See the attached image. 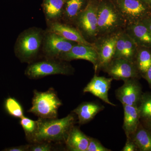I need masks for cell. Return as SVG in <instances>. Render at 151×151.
I'll list each match as a JSON object with an SVG mask.
<instances>
[{"label": "cell", "instance_id": "cell-1", "mask_svg": "<svg viewBox=\"0 0 151 151\" xmlns=\"http://www.w3.org/2000/svg\"><path fill=\"white\" fill-rule=\"evenodd\" d=\"M75 119L70 114L61 119H40L32 137L36 142H65L68 133L73 127Z\"/></svg>", "mask_w": 151, "mask_h": 151}, {"label": "cell", "instance_id": "cell-2", "mask_svg": "<svg viewBox=\"0 0 151 151\" xmlns=\"http://www.w3.org/2000/svg\"><path fill=\"white\" fill-rule=\"evenodd\" d=\"M45 30L36 27L29 28L21 33L17 38L14 51L22 62H30L42 50Z\"/></svg>", "mask_w": 151, "mask_h": 151}, {"label": "cell", "instance_id": "cell-3", "mask_svg": "<svg viewBox=\"0 0 151 151\" xmlns=\"http://www.w3.org/2000/svg\"><path fill=\"white\" fill-rule=\"evenodd\" d=\"M97 16L98 37L125 29L127 26L124 18L112 2H98Z\"/></svg>", "mask_w": 151, "mask_h": 151}, {"label": "cell", "instance_id": "cell-4", "mask_svg": "<svg viewBox=\"0 0 151 151\" xmlns=\"http://www.w3.org/2000/svg\"><path fill=\"white\" fill-rule=\"evenodd\" d=\"M34 92L32 106L28 112L33 113L40 119H56L62 102L53 89L45 92L35 90Z\"/></svg>", "mask_w": 151, "mask_h": 151}, {"label": "cell", "instance_id": "cell-5", "mask_svg": "<svg viewBox=\"0 0 151 151\" xmlns=\"http://www.w3.org/2000/svg\"><path fill=\"white\" fill-rule=\"evenodd\" d=\"M46 58L30 63L27 68L25 74L30 78L37 79L48 76L68 75L73 73V68L64 62L65 61L59 59Z\"/></svg>", "mask_w": 151, "mask_h": 151}, {"label": "cell", "instance_id": "cell-6", "mask_svg": "<svg viewBox=\"0 0 151 151\" xmlns=\"http://www.w3.org/2000/svg\"><path fill=\"white\" fill-rule=\"evenodd\" d=\"M98 1L89 0L86 8L73 22L86 40L87 39L94 41L98 37Z\"/></svg>", "mask_w": 151, "mask_h": 151}, {"label": "cell", "instance_id": "cell-7", "mask_svg": "<svg viewBox=\"0 0 151 151\" xmlns=\"http://www.w3.org/2000/svg\"><path fill=\"white\" fill-rule=\"evenodd\" d=\"M113 3L124 18L127 25L142 22L151 15V9L141 0H115Z\"/></svg>", "mask_w": 151, "mask_h": 151}, {"label": "cell", "instance_id": "cell-8", "mask_svg": "<svg viewBox=\"0 0 151 151\" xmlns=\"http://www.w3.org/2000/svg\"><path fill=\"white\" fill-rule=\"evenodd\" d=\"M121 30L98 37L94 41V46L98 58L97 71L103 70L114 58L116 43Z\"/></svg>", "mask_w": 151, "mask_h": 151}, {"label": "cell", "instance_id": "cell-9", "mask_svg": "<svg viewBox=\"0 0 151 151\" xmlns=\"http://www.w3.org/2000/svg\"><path fill=\"white\" fill-rule=\"evenodd\" d=\"M76 44L47 29L45 32L42 51L46 58L59 59L63 54L69 51Z\"/></svg>", "mask_w": 151, "mask_h": 151}, {"label": "cell", "instance_id": "cell-10", "mask_svg": "<svg viewBox=\"0 0 151 151\" xmlns=\"http://www.w3.org/2000/svg\"><path fill=\"white\" fill-rule=\"evenodd\" d=\"M103 70L113 79L123 81L140 75L134 63L123 58H114Z\"/></svg>", "mask_w": 151, "mask_h": 151}, {"label": "cell", "instance_id": "cell-11", "mask_svg": "<svg viewBox=\"0 0 151 151\" xmlns=\"http://www.w3.org/2000/svg\"><path fill=\"white\" fill-rule=\"evenodd\" d=\"M137 78H130L116 91V98L122 105L138 106L142 95L141 85Z\"/></svg>", "mask_w": 151, "mask_h": 151}, {"label": "cell", "instance_id": "cell-12", "mask_svg": "<svg viewBox=\"0 0 151 151\" xmlns=\"http://www.w3.org/2000/svg\"><path fill=\"white\" fill-rule=\"evenodd\" d=\"M59 59L65 61L74 60H84L92 63L95 72L97 71L98 58L94 46L76 44L69 51L63 53Z\"/></svg>", "mask_w": 151, "mask_h": 151}, {"label": "cell", "instance_id": "cell-13", "mask_svg": "<svg viewBox=\"0 0 151 151\" xmlns=\"http://www.w3.org/2000/svg\"><path fill=\"white\" fill-rule=\"evenodd\" d=\"M113 80V78L111 77L106 78L98 76L95 74L91 81L84 87L83 92L91 93L107 104L116 106V105L111 102L108 98V91L111 88Z\"/></svg>", "mask_w": 151, "mask_h": 151}, {"label": "cell", "instance_id": "cell-14", "mask_svg": "<svg viewBox=\"0 0 151 151\" xmlns=\"http://www.w3.org/2000/svg\"><path fill=\"white\" fill-rule=\"evenodd\" d=\"M138 47L139 46L125 29L122 30L116 43L114 58H123L134 62Z\"/></svg>", "mask_w": 151, "mask_h": 151}, {"label": "cell", "instance_id": "cell-15", "mask_svg": "<svg viewBox=\"0 0 151 151\" xmlns=\"http://www.w3.org/2000/svg\"><path fill=\"white\" fill-rule=\"evenodd\" d=\"M47 24L48 30L55 33L68 40L80 44L94 46V43L86 40L77 28L60 22L47 23Z\"/></svg>", "mask_w": 151, "mask_h": 151}, {"label": "cell", "instance_id": "cell-16", "mask_svg": "<svg viewBox=\"0 0 151 151\" xmlns=\"http://www.w3.org/2000/svg\"><path fill=\"white\" fill-rule=\"evenodd\" d=\"M124 29L138 46L151 48V32L142 22L128 25Z\"/></svg>", "mask_w": 151, "mask_h": 151}, {"label": "cell", "instance_id": "cell-17", "mask_svg": "<svg viewBox=\"0 0 151 151\" xmlns=\"http://www.w3.org/2000/svg\"><path fill=\"white\" fill-rule=\"evenodd\" d=\"M124 110L123 128L127 137H130L137 131L140 119L138 106L123 105Z\"/></svg>", "mask_w": 151, "mask_h": 151}, {"label": "cell", "instance_id": "cell-18", "mask_svg": "<svg viewBox=\"0 0 151 151\" xmlns=\"http://www.w3.org/2000/svg\"><path fill=\"white\" fill-rule=\"evenodd\" d=\"M66 0H43L42 6L47 22H60Z\"/></svg>", "mask_w": 151, "mask_h": 151}, {"label": "cell", "instance_id": "cell-19", "mask_svg": "<svg viewBox=\"0 0 151 151\" xmlns=\"http://www.w3.org/2000/svg\"><path fill=\"white\" fill-rule=\"evenodd\" d=\"M103 105L94 102H84L72 112L78 116L80 125L86 124L92 120L97 114L104 109Z\"/></svg>", "mask_w": 151, "mask_h": 151}, {"label": "cell", "instance_id": "cell-20", "mask_svg": "<svg viewBox=\"0 0 151 151\" xmlns=\"http://www.w3.org/2000/svg\"><path fill=\"white\" fill-rule=\"evenodd\" d=\"M89 137L79 128L74 126L68 133L65 141L68 150L72 151H86L89 143Z\"/></svg>", "mask_w": 151, "mask_h": 151}, {"label": "cell", "instance_id": "cell-21", "mask_svg": "<svg viewBox=\"0 0 151 151\" xmlns=\"http://www.w3.org/2000/svg\"><path fill=\"white\" fill-rule=\"evenodd\" d=\"M89 1L66 0L62 19L66 22L73 23L78 15L86 8Z\"/></svg>", "mask_w": 151, "mask_h": 151}, {"label": "cell", "instance_id": "cell-22", "mask_svg": "<svg viewBox=\"0 0 151 151\" xmlns=\"http://www.w3.org/2000/svg\"><path fill=\"white\" fill-rule=\"evenodd\" d=\"M134 63L143 77L151 65V48L139 47Z\"/></svg>", "mask_w": 151, "mask_h": 151}, {"label": "cell", "instance_id": "cell-23", "mask_svg": "<svg viewBox=\"0 0 151 151\" xmlns=\"http://www.w3.org/2000/svg\"><path fill=\"white\" fill-rule=\"evenodd\" d=\"M138 149L142 151H151V132L139 125L136 132L130 137Z\"/></svg>", "mask_w": 151, "mask_h": 151}, {"label": "cell", "instance_id": "cell-24", "mask_svg": "<svg viewBox=\"0 0 151 151\" xmlns=\"http://www.w3.org/2000/svg\"><path fill=\"white\" fill-rule=\"evenodd\" d=\"M138 107L140 118L145 121L151 119V94H142Z\"/></svg>", "mask_w": 151, "mask_h": 151}, {"label": "cell", "instance_id": "cell-25", "mask_svg": "<svg viewBox=\"0 0 151 151\" xmlns=\"http://www.w3.org/2000/svg\"><path fill=\"white\" fill-rule=\"evenodd\" d=\"M5 107L6 110L11 116L20 119L24 116L21 105L14 98L9 97L7 99Z\"/></svg>", "mask_w": 151, "mask_h": 151}, {"label": "cell", "instance_id": "cell-26", "mask_svg": "<svg viewBox=\"0 0 151 151\" xmlns=\"http://www.w3.org/2000/svg\"><path fill=\"white\" fill-rule=\"evenodd\" d=\"M21 125L25 132L27 137H32L34 133L35 132L37 127V122L33 121L27 117H22L21 119Z\"/></svg>", "mask_w": 151, "mask_h": 151}, {"label": "cell", "instance_id": "cell-27", "mask_svg": "<svg viewBox=\"0 0 151 151\" xmlns=\"http://www.w3.org/2000/svg\"><path fill=\"white\" fill-rule=\"evenodd\" d=\"M107 148L97 139L89 137V143L86 151H111Z\"/></svg>", "mask_w": 151, "mask_h": 151}, {"label": "cell", "instance_id": "cell-28", "mask_svg": "<svg viewBox=\"0 0 151 151\" xmlns=\"http://www.w3.org/2000/svg\"><path fill=\"white\" fill-rule=\"evenodd\" d=\"M52 147L50 144L46 143L38 142L37 144L29 145V150L32 151H50Z\"/></svg>", "mask_w": 151, "mask_h": 151}, {"label": "cell", "instance_id": "cell-29", "mask_svg": "<svg viewBox=\"0 0 151 151\" xmlns=\"http://www.w3.org/2000/svg\"><path fill=\"white\" fill-rule=\"evenodd\" d=\"M138 148L131 137H127L126 144L122 151H135L137 150Z\"/></svg>", "mask_w": 151, "mask_h": 151}, {"label": "cell", "instance_id": "cell-30", "mask_svg": "<svg viewBox=\"0 0 151 151\" xmlns=\"http://www.w3.org/2000/svg\"><path fill=\"white\" fill-rule=\"evenodd\" d=\"M29 145L17 146V147H12L6 149L4 151H25L29 150Z\"/></svg>", "mask_w": 151, "mask_h": 151}, {"label": "cell", "instance_id": "cell-31", "mask_svg": "<svg viewBox=\"0 0 151 151\" xmlns=\"http://www.w3.org/2000/svg\"><path fill=\"white\" fill-rule=\"evenodd\" d=\"M142 22L151 32V15L147 17L145 19H143Z\"/></svg>", "mask_w": 151, "mask_h": 151}, {"label": "cell", "instance_id": "cell-32", "mask_svg": "<svg viewBox=\"0 0 151 151\" xmlns=\"http://www.w3.org/2000/svg\"><path fill=\"white\" fill-rule=\"evenodd\" d=\"M143 77L147 80L150 86H151V65Z\"/></svg>", "mask_w": 151, "mask_h": 151}, {"label": "cell", "instance_id": "cell-33", "mask_svg": "<svg viewBox=\"0 0 151 151\" xmlns=\"http://www.w3.org/2000/svg\"><path fill=\"white\" fill-rule=\"evenodd\" d=\"M146 5L151 9V0H141Z\"/></svg>", "mask_w": 151, "mask_h": 151}, {"label": "cell", "instance_id": "cell-34", "mask_svg": "<svg viewBox=\"0 0 151 151\" xmlns=\"http://www.w3.org/2000/svg\"><path fill=\"white\" fill-rule=\"evenodd\" d=\"M146 123L147 124V127L150 129L151 130V119L146 121Z\"/></svg>", "mask_w": 151, "mask_h": 151}]
</instances>
